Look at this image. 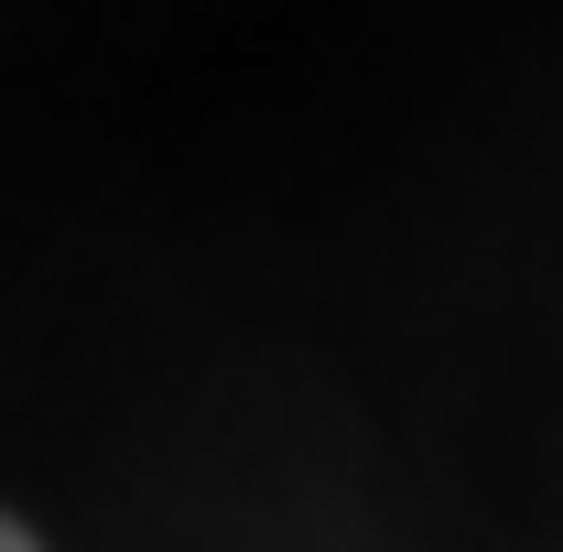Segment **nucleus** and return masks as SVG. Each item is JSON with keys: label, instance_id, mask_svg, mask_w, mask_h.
<instances>
[{"label": "nucleus", "instance_id": "1", "mask_svg": "<svg viewBox=\"0 0 563 552\" xmlns=\"http://www.w3.org/2000/svg\"><path fill=\"white\" fill-rule=\"evenodd\" d=\"M0 552H33V531H22V520H11V509H0Z\"/></svg>", "mask_w": 563, "mask_h": 552}]
</instances>
